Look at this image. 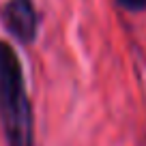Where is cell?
I'll return each instance as SVG.
<instances>
[{"label": "cell", "instance_id": "obj_2", "mask_svg": "<svg viewBox=\"0 0 146 146\" xmlns=\"http://www.w3.org/2000/svg\"><path fill=\"white\" fill-rule=\"evenodd\" d=\"M2 24L22 43H30L36 35V13L32 0H9L2 11Z\"/></svg>", "mask_w": 146, "mask_h": 146}, {"label": "cell", "instance_id": "obj_3", "mask_svg": "<svg viewBox=\"0 0 146 146\" xmlns=\"http://www.w3.org/2000/svg\"><path fill=\"white\" fill-rule=\"evenodd\" d=\"M120 5L127 7V9H144L146 0H120Z\"/></svg>", "mask_w": 146, "mask_h": 146}, {"label": "cell", "instance_id": "obj_1", "mask_svg": "<svg viewBox=\"0 0 146 146\" xmlns=\"http://www.w3.org/2000/svg\"><path fill=\"white\" fill-rule=\"evenodd\" d=\"M0 123L9 146H32V110L22 67L5 41H0Z\"/></svg>", "mask_w": 146, "mask_h": 146}]
</instances>
